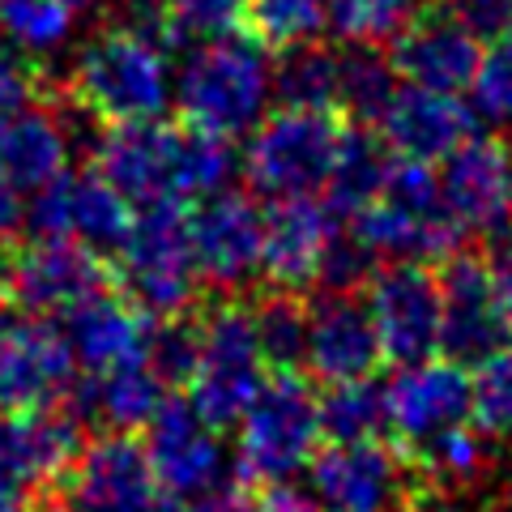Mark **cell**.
I'll use <instances>...</instances> for the list:
<instances>
[{
  "mask_svg": "<svg viewBox=\"0 0 512 512\" xmlns=\"http://www.w3.org/2000/svg\"><path fill=\"white\" fill-rule=\"evenodd\" d=\"M94 171L128 205L205 201L227 188L235 171L231 141L197 124H124L94 141Z\"/></svg>",
  "mask_w": 512,
  "mask_h": 512,
  "instance_id": "1",
  "label": "cell"
},
{
  "mask_svg": "<svg viewBox=\"0 0 512 512\" xmlns=\"http://www.w3.org/2000/svg\"><path fill=\"white\" fill-rule=\"evenodd\" d=\"M269 99H274V52L248 30L197 43L175 82L180 120L227 141L252 133L265 120Z\"/></svg>",
  "mask_w": 512,
  "mask_h": 512,
  "instance_id": "2",
  "label": "cell"
},
{
  "mask_svg": "<svg viewBox=\"0 0 512 512\" xmlns=\"http://www.w3.org/2000/svg\"><path fill=\"white\" fill-rule=\"evenodd\" d=\"M64 94L90 120H99L107 128L154 124L167 116V107L175 99L171 56L120 26H103L73 56Z\"/></svg>",
  "mask_w": 512,
  "mask_h": 512,
  "instance_id": "3",
  "label": "cell"
},
{
  "mask_svg": "<svg viewBox=\"0 0 512 512\" xmlns=\"http://www.w3.org/2000/svg\"><path fill=\"white\" fill-rule=\"evenodd\" d=\"M346 231L376 261L419 265H444L448 256L461 252V235H466L444 205L440 171H431V163H414V158H393L384 192L346 222Z\"/></svg>",
  "mask_w": 512,
  "mask_h": 512,
  "instance_id": "4",
  "label": "cell"
},
{
  "mask_svg": "<svg viewBox=\"0 0 512 512\" xmlns=\"http://www.w3.org/2000/svg\"><path fill=\"white\" fill-rule=\"evenodd\" d=\"M320 397L299 372H274L239 419L235 470L244 483H282L312 466L320 453Z\"/></svg>",
  "mask_w": 512,
  "mask_h": 512,
  "instance_id": "5",
  "label": "cell"
},
{
  "mask_svg": "<svg viewBox=\"0 0 512 512\" xmlns=\"http://www.w3.org/2000/svg\"><path fill=\"white\" fill-rule=\"evenodd\" d=\"M120 291L150 316H184L201 291L188 214L175 201L137 205L133 227L116 252Z\"/></svg>",
  "mask_w": 512,
  "mask_h": 512,
  "instance_id": "6",
  "label": "cell"
},
{
  "mask_svg": "<svg viewBox=\"0 0 512 512\" xmlns=\"http://www.w3.org/2000/svg\"><path fill=\"white\" fill-rule=\"evenodd\" d=\"M342 137L346 124L338 111L278 107L274 116H265L252 128V141L244 150V175L269 201L325 192Z\"/></svg>",
  "mask_w": 512,
  "mask_h": 512,
  "instance_id": "7",
  "label": "cell"
},
{
  "mask_svg": "<svg viewBox=\"0 0 512 512\" xmlns=\"http://www.w3.org/2000/svg\"><path fill=\"white\" fill-rule=\"evenodd\" d=\"M265 367L269 363L256 342L252 303L222 299L210 312H201V359L184 397L214 431L239 427L252 397L269 380Z\"/></svg>",
  "mask_w": 512,
  "mask_h": 512,
  "instance_id": "8",
  "label": "cell"
},
{
  "mask_svg": "<svg viewBox=\"0 0 512 512\" xmlns=\"http://www.w3.org/2000/svg\"><path fill=\"white\" fill-rule=\"evenodd\" d=\"M107 291L103 256L77 239L30 235L0 256V303L30 316L73 312L82 299Z\"/></svg>",
  "mask_w": 512,
  "mask_h": 512,
  "instance_id": "9",
  "label": "cell"
},
{
  "mask_svg": "<svg viewBox=\"0 0 512 512\" xmlns=\"http://www.w3.org/2000/svg\"><path fill=\"white\" fill-rule=\"evenodd\" d=\"M82 431L64 406L0 414V512H26L43 487L64 483L86 448Z\"/></svg>",
  "mask_w": 512,
  "mask_h": 512,
  "instance_id": "10",
  "label": "cell"
},
{
  "mask_svg": "<svg viewBox=\"0 0 512 512\" xmlns=\"http://www.w3.org/2000/svg\"><path fill=\"white\" fill-rule=\"evenodd\" d=\"M308 487L329 512H402L419 470L397 444H329L312 457Z\"/></svg>",
  "mask_w": 512,
  "mask_h": 512,
  "instance_id": "11",
  "label": "cell"
},
{
  "mask_svg": "<svg viewBox=\"0 0 512 512\" xmlns=\"http://www.w3.org/2000/svg\"><path fill=\"white\" fill-rule=\"evenodd\" d=\"M73 350L47 316L0 303V414L60 406L73 384Z\"/></svg>",
  "mask_w": 512,
  "mask_h": 512,
  "instance_id": "12",
  "label": "cell"
},
{
  "mask_svg": "<svg viewBox=\"0 0 512 512\" xmlns=\"http://www.w3.org/2000/svg\"><path fill=\"white\" fill-rule=\"evenodd\" d=\"M363 303L380 333L384 359H393L397 367L423 363L440 350L444 295H440V274H431L427 265L393 261L389 269H376Z\"/></svg>",
  "mask_w": 512,
  "mask_h": 512,
  "instance_id": "13",
  "label": "cell"
},
{
  "mask_svg": "<svg viewBox=\"0 0 512 512\" xmlns=\"http://www.w3.org/2000/svg\"><path fill=\"white\" fill-rule=\"evenodd\" d=\"M393 444L414 457L444 431L470 423V372L453 359H423L397 367V376L384 384Z\"/></svg>",
  "mask_w": 512,
  "mask_h": 512,
  "instance_id": "14",
  "label": "cell"
},
{
  "mask_svg": "<svg viewBox=\"0 0 512 512\" xmlns=\"http://www.w3.org/2000/svg\"><path fill=\"white\" fill-rule=\"evenodd\" d=\"M22 222L30 227V235L77 239V244H86L99 256H116L128 227H133V205L99 171H90V175L64 171L60 180L35 192Z\"/></svg>",
  "mask_w": 512,
  "mask_h": 512,
  "instance_id": "15",
  "label": "cell"
},
{
  "mask_svg": "<svg viewBox=\"0 0 512 512\" xmlns=\"http://www.w3.org/2000/svg\"><path fill=\"white\" fill-rule=\"evenodd\" d=\"M440 188L461 231L483 239L512 235V146L504 137H466L444 158Z\"/></svg>",
  "mask_w": 512,
  "mask_h": 512,
  "instance_id": "16",
  "label": "cell"
},
{
  "mask_svg": "<svg viewBox=\"0 0 512 512\" xmlns=\"http://www.w3.org/2000/svg\"><path fill=\"white\" fill-rule=\"evenodd\" d=\"M192 231V256H197V274L214 291H244L261 274V239H265V214L252 205L244 192L222 188L205 197L188 214Z\"/></svg>",
  "mask_w": 512,
  "mask_h": 512,
  "instance_id": "17",
  "label": "cell"
},
{
  "mask_svg": "<svg viewBox=\"0 0 512 512\" xmlns=\"http://www.w3.org/2000/svg\"><path fill=\"white\" fill-rule=\"evenodd\" d=\"M146 453L158 474V487L175 500H201L218 491L227 453L218 444V431L201 419L184 393H167V402L146 427Z\"/></svg>",
  "mask_w": 512,
  "mask_h": 512,
  "instance_id": "18",
  "label": "cell"
},
{
  "mask_svg": "<svg viewBox=\"0 0 512 512\" xmlns=\"http://www.w3.org/2000/svg\"><path fill=\"white\" fill-rule=\"evenodd\" d=\"M64 487H69L73 512H158L167 495L158 487L146 444H137L124 431L86 444Z\"/></svg>",
  "mask_w": 512,
  "mask_h": 512,
  "instance_id": "19",
  "label": "cell"
},
{
  "mask_svg": "<svg viewBox=\"0 0 512 512\" xmlns=\"http://www.w3.org/2000/svg\"><path fill=\"white\" fill-rule=\"evenodd\" d=\"M440 295H444V320H440L444 359L474 367L508 342L491 295V269L478 252H457L440 265Z\"/></svg>",
  "mask_w": 512,
  "mask_h": 512,
  "instance_id": "20",
  "label": "cell"
},
{
  "mask_svg": "<svg viewBox=\"0 0 512 512\" xmlns=\"http://www.w3.org/2000/svg\"><path fill=\"white\" fill-rule=\"evenodd\" d=\"M389 56L406 86L461 94V90H470L474 73H478L483 39L461 26L444 5H427L419 18L393 39Z\"/></svg>",
  "mask_w": 512,
  "mask_h": 512,
  "instance_id": "21",
  "label": "cell"
},
{
  "mask_svg": "<svg viewBox=\"0 0 512 512\" xmlns=\"http://www.w3.org/2000/svg\"><path fill=\"white\" fill-rule=\"evenodd\" d=\"M333 231H338V218L316 197H282L269 205L261 239V278L269 291L308 295L320 278Z\"/></svg>",
  "mask_w": 512,
  "mask_h": 512,
  "instance_id": "22",
  "label": "cell"
},
{
  "mask_svg": "<svg viewBox=\"0 0 512 512\" xmlns=\"http://www.w3.org/2000/svg\"><path fill=\"white\" fill-rule=\"evenodd\" d=\"M384 363L380 333L372 325V312L359 295H333L325 291L308 308V355L303 367L320 384L367 380Z\"/></svg>",
  "mask_w": 512,
  "mask_h": 512,
  "instance_id": "23",
  "label": "cell"
},
{
  "mask_svg": "<svg viewBox=\"0 0 512 512\" xmlns=\"http://www.w3.org/2000/svg\"><path fill=\"white\" fill-rule=\"evenodd\" d=\"M167 384L154 376V367L146 359L107 367V372H82L73 376V384L64 389L60 406L73 414L82 427H107V431H133L150 427L158 406L167 402Z\"/></svg>",
  "mask_w": 512,
  "mask_h": 512,
  "instance_id": "24",
  "label": "cell"
},
{
  "mask_svg": "<svg viewBox=\"0 0 512 512\" xmlns=\"http://www.w3.org/2000/svg\"><path fill=\"white\" fill-rule=\"evenodd\" d=\"M380 137L397 158L414 163H444L461 141L474 137V111L444 90L397 86L389 111L380 116Z\"/></svg>",
  "mask_w": 512,
  "mask_h": 512,
  "instance_id": "25",
  "label": "cell"
},
{
  "mask_svg": "<svg viewBox=\"0 0 512 512\" xmlns=\"http://www.w3.org/2000/svg\"><path fill=\"white\" fill-rule=\"evenodd\" d=\"M150 325L154 316L141 312L128 295L99 291L77 303L73 312H64V342L86 372H107V367L146 359Z\"/></svg>",
  "mask_w": 512,
  "mask_h": 512,
  "instance_id": "26",
  "label": "cell"
},
{
  "mask_svg": "<svg viewBox=\"0 0 512 512\" xmlns=\"http://www.w3.org/2000/svg\"><path fill=\"white\" fill-rule=\"evenodd\" d=\"M73 133L60 111L26 107L18 120L0 128V171L18 192H39L69 171Z\"/></svg>",
  "mask_w": 512,
  "mask_h": 512,
  "instance_id": "27",
  "label": "cell"
},
{
  "mask_svg": "<svg viewBox=\"0 0 512 512\" xmlns=\"http://www.w3.org/2000/svg\"><path fill=\"white\" fill-rule=\"evenodd\" d=\"M393 150L384 146V137H376L372 128L363 124H350L346 137H342V150H338V163L329 171V184H325V205L333 218H355L372 205L380 192H384V180L393 171Z\"/></svg>",
  "mask_w": 512,
  "mask_h": 512,
  "instance_id": "28",
  "label": "cell"
},
{
  "mask_svg": "<svg viewBox=\"0 0 512 512\" xmlns=\"http://www.w3.org/2000/svg\"><path fill=\"white\" fill-rule=\"evenodd\" d=\"M397 86L402 77L393 69V56L380 52V43H346L338 52V111L350 124L376 128Z\"/></svg>",
  "mask_w": 512,
  "mask_h": 512,
  "instance_id": "29",
  "label": "cell"
},
{
  "mask_svg": "<svg viewBox=\"0 0 512 512\" xmlns=\"http://www.w3.org/2000/svg\"><path fill=\"white\" fill-rule=\"evenodd\" d=\"M274 99L282 107H303V111H338V52L320 39L278 52Z\"/></svg>",
  "mask_w": 512,
  "mask_h": 512,
  "instance_id": "30",
  "label": "cell"
},
{
  "mask_svg": "<svg viewBox=\"0 0 512 512\" xmlns=\"http://www.w3.org/2000/svg\"><path fill=\"white\" fill-rule=\"evenodd\" d=\"M389 431V406L384 389L367 380H342L320 393V436L329 444H363Z\"/></svg>",
  "mask_w": 512,
  "mask_h": 512,
  "instance_id": "31",
  "label": "cell"
},
{
  "mask_svg": "<svg viewBox=\"0 0 512 512\" xmlns=\"http://www.w3.org/2000/svg\"><path fill=\"white\" fill-rule=\"evenodd\" d=\"M252 325L261 355L274 372H299L308 355V303L291 291H261L252 299Z\"/></svg>",
  "mask_w": 512,
  "mask_h": 512,
  "instance_id": "32",
  "label": "cell"
},
{
  "mask_svg": "<svg viewBox=\"0 0 512 512\" xmlns=\"http://www.w3.org/2000/svg\"><path fill=\"white\" fill-rule=\"evenodd\" d=\"M77 9L64 0H0V35L13 52L52 56L73 39Z\"/></svg>",
  "mask_w": 512,
  "mask_h": 512,
  "instance_id": "33",
  "label": "cell"
},
{
  "mask_svg": "<svg viewBox=\"0 0 512 512\" xmlns=\"http://www.w3.org/2000/svg\"><path fill=\"white\" fill-rule=\"evenodd\" d=\"M244 30L269 52L312 43L329 30V0H248Z\"/></svg>",
  "mask_w": 512,
  "mask_h": 512,
  "instance_id": "34",
  "label": "cell"
},
{
  "mask_svg": "<svg viewBox=\"0 0 512 512\" xmlns=\"http://www.w3.org/2000/svg\"><path fill=\"white\" fill-rule=\"evenodd\" d=\"M431 0H329V30L342 43H389Z\"/></svg>",
  "mask_w": 512,
  "mask_h": 512,
  "instance_id": "35",
  "label": "cell"
},
{
  "mask_svg": "<svg viewBox=\"0 0 512 512\" xmlns=\"http://www.w3.org/2000/svg\"><path fill=\"white\" fill-rule=\"evenodd\" d=\"M470 419L487 440H512V346H500L470 372Z\"/></svg>",
  "mask_w": 512,
  "mask_h": 512,
  "instance_id": "36",
  "label": "cell"
},
{
  "mask_svg": "<svg viewBox=\"0 0 512 512\" xmlns=\"http://www.w3.org/2000/svg\"><path fill=\"white\" fill-rule=\"evenodd\" d=\"M201 359V316H154L150 342H146V363L167 389H188L192 372Z\"/></svg>",
  "mask_w": 512,
  "mask_h": 512,
  "instance_id": "37",
  "label": "cell"
},
{
  "mask_svg": "<svg viewBox=\"0 0 512 512\" xmlns=\"http://www.w3.org/2000/svg\"><path fill=\"white\" fill-rule=\"evenodd\" d=\"M474 111L487 124L512 133V30L500 39H491V47L478 60V73L470 82Z\"/></svg>",
  "mask_w": 512,
  "mask_h": 512,
  "instance_id": "38",
  "label": "cell"
},
{
  "mask_svg": "<svg viewBox=\"0 0 512 512\" xmlns=\"http://www.w3.org/2000/svg\"><path fill=\"white\" fill-rule=\"evenodd\" d=\"M163 9L184 43L235 35L248 18V0H163Z\"/></svg>",
  "mask_w": 512,
  "mask_h": 512,
  "instance_id": "39",
  "label": "cell"
},
{
  "mask_svg": "<svg viewBox=\"0 0 512 512\" xmlns=\"http://www.w3.org/2000/svg\"><path fill=\"white\" fill-rule=\"evenodd\" d=\"M376 269H380V261L359 244L355 235L333 231L329 252H325V261H320L316 286H325V291H333V295H355V291H367V282L376 278Z\"/></svg>",
  "mask_w": 512,
  "mask_h": 512,
  "instance_id": "40",
  "label": "cell"
},
{
  "mask_svg": "<svg viewBox=\"0 0 512 512\" xmlns=\"http://www.w3.org/2000/svg\"><path fill=\"white\" fill-rule=\"evenodd\" d=\"M35 103H39V73L26 69L13 52H5L0 56V128L9 120H18Z\"/></svg>",
  "mask_w": 512,
  "mask_h": 512,
  "instance_id": "41",
  "label": "cell"
},
{
  "mask_svg": "<svg viewBox=\"0 0 512 512\" xmlns=\"http://www.w3.org/2000/svg\"><path fill=\"white\" fill-rule=\"evenodd\" d=\"M444 9L466 30H474L483 43L512 30V0H444Z\"/></svg>",
  "mask_w": 512,
  "mask_h": 512,
  "instance_id": "42",
  "label": "cell"
},
{
  "mask_svg": "<svg viewBox=\"0 0 512 512\" xmlns=\"http://www.w3.org/2000/svg\"><path fill=\"white\" fill-rule=\"evenodd\" d=\"M491 295H495V312L504 320V333L512 342V235L491 239Z\"/></svg>",
  "mask_w": 512,
  "mask_h": 512,
  "instance_id": "43",
  "label": "cell"
},
{
  "mask_svg": "<svg viewBox=\"0 0 512 512\" xmlns=\"http://www.w3.org/2000/svg\"><path fill=\"white\" fill-rule=\"evenodd\" d=\"M256 500V512H320V500L312 487L295 483V478H282V483H265Z\"/></svg>",
  "mask_w": 512,
  "mask_h": 512,
  "instance_id": "44",
  "label": "cell"
},
{
  "mask_svg": "<svg viewBox=\"0 0 512 512\" xmlns=\"http://www.w3.org/2000/svg\"><path fill=\"white\" fill-rule=\"evenodd\" d=\"M22 201H18V188L5 180V171H0V248H9V239L18 235L22 227Z\"/></svg>",
  "mask_w": 512,
  "mask_h": 512,
  "instance_id": "45",
  "label": "cell"
},
{
  "mask_svg": "<svg viewBox=\"0 0 512 512\" xmlns=\"http://www.w3.org/2000/svg\"><path fill=\"white\" fill-rule=\"evenodd\" d=\"M192 512H256V500L248 491H239V487H218L210 495H201Z\"/></svg>",
  "mask_w": 512,
  "mask_h": 512,
  "instance_id": "46",
  "label": "cell"
},
{
  "mask_svg": "<svg viewBox=\"0 0 512 512\" xmlns=\"http://www.w3.org/2000/svg\"><path fill=\"white\" fill-rule=\"evenodd\" d=\"M69 9H77V13H90V9H107L111 0H64Z\"/></svg>",
  "mask_w": 512,
  "mask_h": 512,
  "instance_id": "47",
  "label": "cell"
},
{
  "mask_svg": "<svg viewBox=\"0 0 512 512\" xmlns=\"http://www.w3.org/2000/svg\"><path fill=\"white\" fill-rule=\"evenodd\" d=\"M47 512H73V508H47Z\"/></svg>",
  "mask_w": 512,
  "mask_h": 512,
  "instance_id": "48",
  "label": "cell"
}]
</instances>
